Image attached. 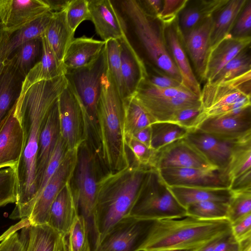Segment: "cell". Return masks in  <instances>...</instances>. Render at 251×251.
Masks as SVG:
<instances>
[{"label":"cell","mask_w":251,"mask_h":251,"mask_svg":"<svg viewBox=\"0 0 251 251\" xmlns=\"http://www.w3.org/2000/svg\"><path fill=\"white\" fill-rule=\"evenodd\" d=\"M238 243L229 231L220 237L213 251H238Z\"/></svg>","instance_id":"6f0895ef"},{"label":"cell","mask_w":251,"mask_h":251,"mask_svg":"<svg viewBox=\"0 0 251 251\" xmlns=\"http://www.w3.org/2000/svg\"><path fill=\"white\" fill-rule=\"evenodd\" d=\"M195 128L226 139H244L251 136V106L235 113L207 117Z\"/></svg>","instance_id":"e0dca14e"},{"label":"cell","mask_w":251,"mask_h":251,"mask_svg":"<svg viewBox=\"0 0 251 251\" xmlns=\"http://www.w3.org/2000/svg\"><path fill=\"white\" fill-rule=\"evenodd\" d=\"M50 11L47 0H0V31L12 34Z\"/></svg>","instance_id":"4fadbf2b"},{"label":"cell","mask_w":251,"mask_h":251,"mask_svg":"<svg viewBox=\"0 0 251 251\" xmlns=\"http://www.w3.org/2000/svg\"><path fill=\"white\" fill-rule=\"evenodd\" d=\"M251 37L235 38L227 35L210 50L204 80L211 81L220 70L241 51L251 46Z\"/></svg>","instance_id":"83f0119b"},{"label":"cell","mask_w":251,"mask_h":251,"mask_svg":"<svg viewBox=\"0 0 251 251\" xmlns=\"http://www.w3.org/2000/svg\"><path fill=\"white\" fill-rule=\"evenodd\" d=\"M238 251H251V236L238 241Z\"/></svg>","instance_id":"be15d7a7"},{"label":"cell","mask_w":251,"mask_h":251,"mask_svg":"<svg viewBox=\"0 0 251 251\" xmlns=\"http://www.w3.org/2000/svg\"><path fill=\"white\" fill-rule=\"evenodd\" d=\"M251 75L249 71L218 83L206 82L200 95L203 110L201 122L207 117L235 113L251 106Z\"/></svg>","instance_id":"52a82bcc"},{"label":"cell","mask_w":251,"mask_h":251,"mask_svg":"<svg viewBox=\"0 0 251 251\" xmlns=\"http://www.w3.org/2000/svg\"><path fill=\"white\" fill-rule=\"evenodd\" d=\"M203 111L202 106L183 108L177 111L169 122L189 129L195 128L201 122Z\"/></svg>","instance_id":"f907efd6"},{"label":"cell","mask_w":251,"mask_h":251,"mask_svg":"<svg viewBox=\"0 0 251 251\" xmlns=\"http://www.w3.org/2000/svg\"><path fill=\"white\" fill-rule=\"evenodd\" d=\"M229 189L233 193L251 190V169L233 178Z\"/></svg>","instance_id":"9f6ffc18"},{"label":"cell","mask_w":251,"mask_h":251,"mask_svg":"<svg viewBox=\"0 0 251 251\" xmlns=\"http://www.w3.org/2000/svg\"><path fill=\"white\" fill-rule=\"evenodd\" d=\"M192 93H193L183 85L174 88H160L151 85L144 79L138 86L134 94L153 98H168Z\"/></svg>","instance_id":"7dc6e473"},{"label":"cell","mask_w":251,"mask_h":251,"mask_svg":"<svg viewBox=\"0 0 251 251\" xmlns=\"http://www.w3.org/2000/svg\"><path fill=\"white\" fill-rule=\"evenodd\" d=\"M230 225L231 233L237 241L251 236V213L240 218Z\"/></svg>","instance_id":"11a10c76"},{"label":"cell","mask_w":251,"mask_h":251,"mask_svg":"<svg viewBox=\"0 0 251 251\" xmlns=\"http://www.w3.org/2000/svg\"><path fill=\"white\" fill-rule=\"evenodd\" d=\"M251 70V46H249L228 62L211 81L207 82L218 83L234 78Z\"/></svg>","instance_id":"b9f144b4"},{"label":"cell","mask_w":251,"mask_h":251,"mask_svg":"<svg viewBox=\"0 0 251 251\" xmlns=\"http://www.w3.org/2000/svg\"><path fill=\"white\" fill-rule=\"evenodd\" d=\"M251 169V136L240 141L234 149L226 170L230 181Z\"/></svg>","instance_id":"f35d334b"},{"label":"cell","mask_w":251,"mask_h":251,"mask_svg":"<svg viewBox=\"0 0 251 251\" xmlns=\"http://www.w3.org/2000/svg\"><path fill=\"white\" fill-rule=\"evenodd\" d=\"M68 151L66 144L60 134L55 147L43 175L38 190L27 208L25 213V218L28 217L34 201L58 169Z\"/></svg>","instance_id":"7bdbcfd3"},{"label":"cell","mask_w":251,"mask_h":251,"mask_svg":"<svg viewBox=\"0 0 251 251\" xmlns=\"http://www.w3.org/2000/svg\"><path fill=\"white\" fill-rule=\"evenodd\" d=\"M108 70L124 99V89L121 71L120 45L118 40L110 39L105 42Z\"/></svg>","instance_id":"f6af8a7d"},{"label":"cell","mask_w":251,"mask_h":251,"mask_svg":"<svg viewBox=\"0 0 251 251\" xmlns=\"http://www.w3.org/2000/svg\"><path fill=\"white\" fill-rule=\"evenodd\" d=\"M59 135L60 127L57 100L48 115L39 138L35 177V194Z\"/></svg>","instance_id":"603a6c76"},{"label":"cell","mask_w":251,"mask_h":251,"mask_svg":"<svg viewBox=\"0 0 251 251\" xmlns=\"http://www.w3.org/2000/svg\"><path fill=\"white\" fill-rule=\"evenodd\" d=\"M169 187L229 188L226 171L218 169L165 168L158 170Z\"/></svg>","instance_id":"5bb4252c"},{"label":"cell","mask_w":251,"mask_h":251,"mask_svg":"<svg viewBox=\"0 0 251 251\" xmlns=\"http://www.w3.org/2000/svg\"><path fill=\"white\" fill-rule=\"evenodd\" d=\"M184 138L211 165L225 171L234 149L240 141L245 139H226L197 128L189 129Z\"/></svg>","instance_id":"2e32d148"},{"label":"cell","mask_w":251,"mask_h":251,"mask_svg":"<svg viewBox=\"0 0 251 251\" xmlns=\"http://www.w3.org/2000/svg\"><path fill=\"white\" fill-rule=\"evenodd\" d=\"M17 168L0 169V207L16 203L18 197Z\"/></svg>","instance_id":"ee69618b"},{"label":"cell","mask_w":251,"mask_h":251,"mask_svg":"<svg viewBox=\"0 0 251 251\" xmlns=\"http://www.w3.org/2000/svg\"><path fill=\"white\" fill-rule=\"evenodd\" d=\"M168 48L180 74L182 84L200 97L201 88L185 51L182 35L178 24V17L172 23L164 25Z\"/></svg>","instance_id":"d6986e66"},{"label":"cell","mask_w":251,"mask_h":251,"mask_svg":"<svg viewBox=\"0 0 251 251\" xmlns=\"http://www.w3.org/2000/svg\"><path fill=\"white\" fill-rule=\"evenodd\" d=\"M130 136L151 148V126L139 130Z\"/></svg>","instance_id":"94428289"},{"label":"cell","mask_w":251,"mask_h":251,"mask_svg":"<svg viewBox=\"0 0 251 251\" xmlns=\"http://www.w3.org/2000/svg\"><path fill=\"white\" fill-rule=\"evenodd\" d=\"M50 11L12 34L0 31V63L5 62L25 42L44 35L53 16Z\"/></svg>","instance_id":"484cf974"},{"label":"cell","mask_w":251,"mask_h":251,"mask_svg":"<svg viewBox=\"0 0 251 251\" xmlns=\"http://www.w3.org/2000/svg\"><path fill=\"white\" fill-rule=\"evenodd\" d=\"M105 43L103 40L85 36L74 38L62 61L65 71L82 68L91 64L99 56L105 48Z\"/></svg>","instance_id":"f546056e"},{"label":"cell","mask_w":251,"mask_h":251,"mask_svg":"<svg viewBox=\"0 0 251 251\" xmlns=\"http://www.w3.org/2000/svg\"><path fill=\"white\" fill-rule=\"evenodd\" d=\"M138 3L147 14L157 17L162 7V0H137Z\"/></svg>","instance_id":"91938a15"},{"label":"cell","mask_w":251,"mask_h":251,"mask_svg":"<svg viewBox=\"0 0 251 251\" xmlns=\"http://www.w3.org/2000/svg\"><path fill=\"white\" fill-rule=\"evenodd\" d=\"M120 45L121 71L124 99L132 96L146 76L145 65L133 49L125 35L118 39Z\"/></svg>","instance_id":"4316f807"},{"label":"cell","mask_w":251,"mask_h":251,"mask_svg":"<svg viewBox=\"0 0 251 251\" xmlns=\"http://www.w3.org/2000/svg\"><path fill=\"white\" fill-rule=\"evenodd\" d=\"M68 85L62 75L32 85L19 96L15 111L24 132V150L17 168L18 197L11 213L17 217L25 212L36 193L35 177L40 136L48 115Z\"/></svg>","instance_id":"6da1fadb"},{"label":"cell","mask_w":251,"mask_h":251,"mask_svg":"<svg viewBox=\"0 0 251 251\" xmlns=\"http://www.w3.org/2000/svg\"><path fill=\"white\" fill-rule=\"evenodd\" d=\"M133 96L156 122H169L180 109L202 106L200 97L194 93L168 98H153L136 94Z\"/></svg>","instance_id":"cb8c5ba5"},{"label":"cell","mask_w":251,"mask_h":251,"mask_svg":"<svg viewBox=\"0 0 251 251\" xmlns=\"http://www.w3.org/2000/svg\"><path fill=\"white\" fill-rule=\"evenodd\" d=\"M128 42L145 67L161 71L182 83L168 48L164 25L145 13L137 0H111Z\"/></svg>","instance_id":"3957f363"},{"label":"cell","mask_w":251,"mask_h":251,"mask_svg":"<svg viewBox=\"0 0 251 251\" xmlns=\"http://www.w3.org/2000/svg\"><path fill=\"white\" fill-rule=\"evenodd\" d=\"M228 203L216 201L194 203L186 208V216L204 220L227 219Z\"/></svg>","instance_id":"ab89813d"},{"label":"cell","mask_w":251,"mask_h":251,"mask_svg":"<svg viewBox=\"0 0 251 251\" xmlns=\"http://www.w3.org/2000/svg\"><path fill=\"white\" fill-rule=\"evenodd\" d=\"M251 0H247L229 34L233 38L251 37Z\"/></svg>","instance_id":"816d5d0a"},{"label":"cell","mask_w":251,"mask_h":251,"mask_svg":"<svg viewBox=\"0 0 251 251\" xmlns=\"http://www.w3.org/2000/svg\"><path fill=\"white\" fill-rule=\"evenodd\" d=\"M220 237L215 238L204 245L191 251H213L216 242Z\"/></svg>","instance_id":"e7e4bbea"},{"label":"cell","mask_w":251,"mask_h":251,"mask_svg":"<svg viewBox=\"0 0 251 251\" xmlns=\"http://www.w3.org/2000/svg\"><path fill=\"white\" fill-rule=\"evenodd\" d=\"M189 0H164L157 18L164 25L174 21L187 5Z\"/></svg>","instance_id":"f5cc1de1"},{"label":"cell","mask_w":251,"mask_h":251,"mask_svg":"<svg viewBox=\"0 0 251 251\" xmlns=\"http://www.w3.org/2000/svg\"><path fill=\"white\" fill-rule=\"evenodd\" d=\"M228 0H189L178 16V24L184 35L212 17Z\"/></svg>","instance_id":"4dcf8cb0"},{"label":"cell","mask_w":251,"mask_h":251,"mask_svg":"<svg viewBox=\"0 0 251 251\" xmlns=\"http://www.w3.org/2000/svg\"><path fill=\"white\" fill-rule=\"evenodd\" d=\"M78 148L67 151L58 169L34 201L27 217L30 225L47 224L52 203L74 177Z\"/></svg>","instance_id":"8fae6325"},{"label":"cell","mask_w":251,"mask_h":251,"mask_svg":"<svg viewBox=\"0 0 251 251\" xmlns=\"http://www.w3.org/2000/svg\"><path fill=\"white\" fill-rule=\"evenodd\" d=\"M97 120L98 157L109 172L128 167L131 163L126 145L124 100L108 69L102 79Z\"/></svg>","instance_id":"277c9868"},{"label":"cell","mask_w":251,"mask_h":251,"mask_svg":"<svg viewBox=\"0 0 251 251\" xmlns=\"http://www.w3.org/2000/svg\"><path fill=\"white\" fill-rule=\"evenodd\" d=\"M78 214L74 189L69 182L52 203L47 224L66 236Z\"/></svg>","instance_id":"d4e9b609"},{"label":"cell","mask_w":251,"mask_h":251,"mask_svg":"<svg viewBox=\"0 0 251 251\" xmlns=\"http://www.w3.org/2000/svg\"><path fill=\"white\" fill-rule=\"evenodd\" d=\"M153 221L126 216L112 227L93 251H139Z\"/></svg>","instance_id":"7c38bea8"},{"label":"cell","mask_w":251,"mask_h":251,"mask_svg":"<svg viewBox=\"0 0 251 251\" xmlns=\"http://www.w3.org/2000/svg\"><path fill=\"white\" fill-rule=\"evenodd\" d=\"M24 139L23 128L15 111V103L0 123V169L17 168L24 150Z\"/></svg>","instance_id":"ac0fdd59"},{"label":"cell","mask_w":251,"mask_h":251,"mask_svg":"<svg viewBox=\"0 0 251 251\" xmlns=\"http://www.w3.org/2000/svg\"><path fill=\"white\" fill-rule=\"evenodd\" d=\"M65 11L67 23L74 33L82 22L91 20L88 0H70Z\"/></svg>","instance_id":"c3c4849f"},{"label":"cell","mask_w":251,"mask_h":251,"mask_svg":"<svg viewBox=\"0 0 251 251\" xmlns=\"http://www.w3.org/2000/svg\"><path fill=\"white\" fill-rule=\"evenodd\" d=\"M231 231L227 219L153 221L139 251H191Z\"/></svg>","instance_id":"5b68a950"},{"label":"cell","mask_w":251,"mask_h":251,"mask_svg":"<svg viewBox=\"0 0 251 251\" xmlns=\"http://www.w3.org/2000/svg\"><path fill=\"white\" fill-rule=\"evenodd\" d=\"M6 61L4 63H0V75H1L3 69L5 67Z\"/></svg>","instance_id":"03108f58"},{"label":"cell","mask_w":251,"mask_h":251,"mask_svg":"<svg viewBox=\"0 0 251 251\" xmlns=\"http://www.w3.org/2000/svg\"><path fill=\"white\" fill-rule=\"evenodd\" d=\"M65 10L53 12L44 34L57 60L62 64L66 50L74 38L75 33L67 23Z\"/></svg>","instance_id":"d6a6232c"},{"label":"cell","mask_w":251,"mask_h":251,"mask_svg":"<svg viewBox=\"0 0 251 251\" xmlns=\"http://www.w3.org/2000/svg\"><path fill=\"white\" fill-rule=\"evenodd\" d=\"M0 251H24L19 233L15 232L0 241Z\"/></svg>","instance_id":"680465c9"},{"label":"cell","mask_w":251,"mask_h":251,"mask_svg":"<svg viewBox=\"0 0 251 251\" xmlns=\"http://www.w3.org/2000/svg\"><path fill=\"white\" fill-rule=\"evenodd\" d=\"M98 156L89 141L82 143L78 149L77 161L74 173L75 194L78 211L86 219L89 232H92L98 177Z\"/></svg>","instance_id":"9c48e42d"},{"label":"cell","mask_w":251,"mask_h":251,"mask_svg":"<svg viewBox=\"0 0 251 251\" xmlns=\"http://www.w3.org/2000/svg\"><path fill=\"white\" fill-rule=\"evenodd\" d=\"M145 79L151 85L160 88H174L183 85L182 83L164 72L153 68L145 67Z\"/></svg>","instance_id":"db71d44e"},{"label":"cell","mask_w":251,"mask_h":251,"mask_svg":"<svg viewBox=\"0 0 251 251\" xmlns=\"http://www.w3.org/2000/svg\"><path fill=\"white\" fill-rule=\"evenodd\" d=\"M91 20L97 33L106 42L124 35L119 16L110 0H88Z\"/></svg>","instance_id":"7402d4cb"},{"label":"cell","mask_w":251,"mask_h":251,"mask_svg":"<svg viewBox=\"0 0 251 251\" xmlns=\"http://www.w3.org/2000/svg\"><path fill=\"white\" fill-rule=\"evenodd\" d=\"M176 200L183 207L203 201H216L229 203L233 193L229 188L169 187Z\"/></svg>","instance_id":"836d02e7"},{"label":"cell","mask_w":251,"mask_h":251,"mask_svg":"<svg viewBox=\"0 0 251 251\" xmlns=\"http://www.w3.org/2000/svg\"><path fill=\"white\" fill-rule=\"evenodd\" d=\"M126 145L131 152L134 161L140 166L151 168L155 151L131 136L126 137Z\"/></svg>","instance_id":"681fc988"},{"label":"cell","mask_w":251,"mask_h":251,"mask_svg":"<svg viewBox=\"0 0 251 251\" xmlns=\"http://www.w3.org/2000/svg\"><path fill=\"white\" fill-rule=\"evenodd\" d=\"M89 233L86 219L78 214L65 236L66 251H91Z\"/></svg>","instance_id":"60d3db41"},{"label":"cell","mask_w":251,"mask_h":251,"mask_svg":"<svg viewBox=\"0 0 251 251\" xmlns=\"http://www.w3.org/2000/svg\"><path fill=\"white\" fill-rule=\"evenodd\" d=\"M41 38V59L25 77L21 86L20 95L25 93L32 85L38 82L51 80L64 74L63 65L57 60L44 35Z\"/></svg>","instance_id":"f1b7e54d"},{"label":"cell","mask_w":251,"mask_h":251,"mask_svg":"<svg viewBox=\"0 0 251 251\" xmlns=\"http://www.w3.org/2000/svg\"><path fill=\"white\" fill-rule=\"evenodd\" d=\"M233 194L228 203L227 214V220L230 224L251 213V190Z\"/></svg>","instance_id":"bcb514c9"},{"label":"cell","mask_w":251,"mask_h":251,"mask_svg":"<svg viewBox=\"0 0 251 251\" xmlns=\"http://www.w3.org/2000/svg\"><path fill=\"white\" fill-rule=\"evenodd\" d=\"M150 168L132 161L128 167L115 172H108L100 177L91 232L94 248L116 224L130 214Z\"/></svg>","instance_id":"7a4b0ae2"},{"label":"cell","mask_w":251,"mask_h":251,"mask_svg":"<svg viewBox=\"0 0 251 251\" xmlns=\"http://www.w3.org/2000/svg\"><path fill=\"white\" fill-rule=\"evenodd\" d=\"M247 0H228L212 16L210 33V50L229 35Z\"/></svg>","instance_id":"1f68e13d"},{"label":"cell","mask_w":251,"mask_h":251,"mask_svg":"<svg viewBox=\"0 0 251 251\" xmlns=\"http://www.w3.org/2000/svg\"><path fill=\"white\" fill-rule=\"evenodd\" d=\"M50 10L53 12H58L65 10L70 1L69 0H47Z\"/></svg>","instance_id":"6125c7cd"},{"label":"cell","mask_w":251,"mask_h":251,"mask_svg":"<svg viewBox=\"0 0 251 251\" xmlns=\"http://www.w3.org/2000/svg\"><path fill=\"white\" fill-rule=\"evenodd\" d=\"M129 215L149 221L180 219L186 216V210L174 197L158 170L150 168Z\"/></svg>","instance_id":"ba28073f"},{"label":"cell","mask_w":251,"mask_h":251,"mask_svg":"<svg viewBox=\"0 0 251 251\" xmlns=\"http://www.w3.org/2000/svg\"><path fill=\"white\" fill-rule=\"evenodd\" d=\"M151 168L217 169L211 165L184 138L155 151Z\"/></svg>","instance_id":"9a60e30c"},{"label":"cell","mask_w":251,"mask_h":251,"mask_svg":"<svg viewBox=\"0 0 251 251\" xmlns=\"http://www.w3.org/2000/svg\"><path fill=\"white\" fill-rule=\"evenodd\" d=\"M151 148L156 151L166 145L184 138L189 129L175 123L156 122L151 125Z\"/></svg>","instance_id":"8d00e7d4"},{"label":"cell","mask_w":251,"mask_h":251,"mask_svg":"<svg viewBox=\"0 0 251 251\" xmlns=\"http://www.w3.org/2000/svg\"><path fill=\"white\" fill-rule=\"evenodd\" d=\"M108 69L105 47L99 56L85 67L66 70L64 75L83 108L93 146L98 142L97 108L101 93L102 79Z\"/></svg>","instance_id":"8992f818"},{"label":"cell","mask_w":251,"mask_h":251,"mask_svg":"<svg viewBox=\"0 0 251 251\" xmlns=\"http://www.w3.org/2000/svg\"><path fill=\"white\" fill-rule=\"evenodd\" d=\"M16 51L14 55L9 59L18 73L25 77L36 64L35 62L40 53H42L41 38L30 40Z\"/></svg>","instance_id":"74e56055"},{"label":"cell","mask_w":251,"mask_h":251,"mask_svg":"<svg viewBox=\"0 0 251 251\" xmlns=\"http://www.w3.org/2000/svg\"><path fill=\"white\" fill-rule=\"evenodd\" d=\"M19 236L24 251H66V236L48 224H29Z\"/></svg>","instance_id":"44dd1931"},{"label":"cell","mask_w":251,"mask_h":251,"mask_svg":"<svg viewBox=\"0 0 251 251\" xmlns=\"http://www.w3.org/2000/svg\"><path fill=\"white\" fill-rule=\"evenodd\" d=\"M125 137L130 136L156 121L133 96L124 100Z\"/></svg>","instance_id":"e575fe53"},{"label":"cell","mask_w":251,"mask_h":251,"mask_svg":"<svg viewBox=\"0 0 251 251\" xmlns=\"http://www.w3.org/2000/svg\"><path fill=\"white\" fill-rule=\"evenodd\" d=\"M60 134L68 150L77 149L90 138L83 108L68 84L57 100Z\"/></svg>","instance_id":"30bf717a"},{"label":"cell","mask_w":251,"mask_h":251,"mask_svg":"<svg viewBox=\"0 0 251 251\" xmlns=\"http://www.w3.org/2000/svg\"><path fill=\"white\" fill-rule=\"evenodd\" d=\"M212 17L182 35L183 44L191 61L195 75L200 82L203 81L206 66L210 51V33Z\"/></svg>","instance_id":"ffe728a7"},{"label":"cell","mask_w":251,"mask_h":251,"mask_svg":"<svg viewBox=\"0 0 251 251\" xmlns=\"http://www.w3.org/2000/svg\"><path fill=\"white\" fill-rule=\"evenodd\" d=\"M17 71L9 59L0 75V123L6 116L17 100Z\"/></svg>","instance_id":"d590c367"}]
</instances>
